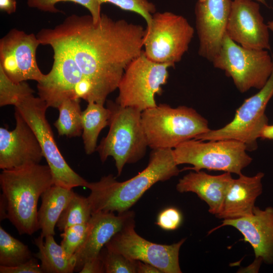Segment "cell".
Segmentation results:
<instances>
[{
  "mask_svg": "<svg viewBox=\"0 0 273 273\" xmlns=\"http://www.w3.org/2000/svg\"><path fill=\"white\" fill-rule=\"evenodd\" d=\"M145 34L142 26L106 14L97 23L90 15L72 14L36 36L41 44L54 41L68 49L92 87L93 102L104 105L126 67L143 51Z\"/></svg>",
  "mask_w": 273,
  "mask_h": 273,
  "instance_id": "cell-1",
  "label": "cell"
},
{
  "mask_svg": "<svg viewBox=\"0 0 273 273\" xmlns=\"http://www.w3.org/2000/svg\"><path fill=\"white\" fill-rule=\"evenodd\" d=\"M180 171L172 149L153 150L147 167L135 176L118 181L110 174L98 181L88 183L86 188L90 194L87 198L92 214L128 211L153 185L167 180Z\"/></svg>",
  "mask_w": 273,
  "mask_h": 273,
  "instance_id": "cell-2",
  "label": "cell"
},
{
  "mask_svg": "<svg viewBox=\"0 0 273 273\" xmlns=\"http://www.w3.org/2000/svg\"><path fill=\"white\" fill-rule=\"evenodd\" d=\"M0 184L7 207V219L19 234L32 235L39 230L37 203L42 193L54 185L48 165L34 164L3 170Z\"/></svg>",
  "mask_w": 273,
  "mask_h": 273,
  "instance_id": "cell-3",
  "label": "cell"
},
{
  "mask_svg": "<svg viewBox=\"0 0 273 273\" xmlns=\"http://www.w3.org/2000/svg\"><path fill=\"white\" fill-rule=\"evenodd\" d=\"M107 107L111 110L109 130L96 151L104 163L113 158L119 176L126 164L134 163L145 155L148 147L141 119V110L123 107L111 100Z\"/></svg>",
  "mask_w": 273,
  "mask_h": 273,
  "instance_id": "cell-4",
  "label": "cell"
},
{
  "mask_svg": "<svg viewBox=\"0 0 273 273\" xmlns=\"http://www.w3.org/2000/svg\"><path fill=\"white\" fill-rule=\"evenodd\" d=\"M141 119L148 147L152 150L173 149L210 129L205 118L185 106L172 108L159 104L143 111Z\"/></svg>",
  "mask_w": 273,
  "mask_h": 273,
  "instance_id": "cell-5",
  "label": "cell"
},
{
  "mask_svg": "<svg viewBox=\"0 0 273 273\" xmlns=\"http://www.w3.org/2000/svg\"><path fill=\"white\" fill-rule=\"evenodd\" d=\"M204 141L192 139L187 140L173 149L175 162L192 165L182 170L202 169L223 171L242 174V170L252 162L247 153V146L243 143L232 139Z\"/></svg>",
  "mask_w": 273,
  "mask_h": 273,
  "instance_id": "cell-6",
  "label": "cell"
},
{
  "mask_svg": "<svg viewBox=\"0 0 273 273\" xmlns=\"http://www.w3.org/2000/svg\"><path fill=\"white\" fill-rule=\"evenodd\" d=\"M231 77L239 91L245 93L252 88L261 89L273 70V61L268 51L244 48L226 34L220 49L211 62Z\"/></svg>",
  "mask_w": 273,
  "mask_h": 273,
  "instance_id": "cell-7",
  "label": "cell"
},
{
  "mask_svg": "<svg viewBox=\"0 0 273 273\" xmlns=\"http://www.w3.org/2000/svg\"><path fill=\"white\" fill-rule=\"evenodd\" d=\"M15 107L38 140L43 157L52 173L54 185L69 189L78 187L86 188L88 182L70 167L57 146L46 118L49 107L46 102L31 94L22 98Z\"/></svg>",
  "mask_w": 273,
  "mask_h": 273,
  "instance_id": "cell-8",
  "label": "cell"
},
{
  "mask_svg": "<svg viewBox=\"0 0 273 273\" xmlns=\"http://www.w3.org/2000/svg\"><path fill=\"white\" fill-rule=\"evenodd\" d=\"M174 66L151 61L143 51L126 67L118 86L115 102L141 111L156 106L155 96L161 95L162 86L169 76L168 69Z\"/></svg>",
  "mask_w": 273,
  "mask_h": 273,
  "instance_id": "cell-9",
  "label": "cell"
},
{
  "mask_svg": "<svg viewBox=\"0 0 273 273\" xmlns=\"http://www.w3.org/2000/svg\"><path fill=\"white\" fill-rule=\"evenodd\" d=\"M194 34V28L183 16L156 12L146 29L144 53L152 61L174 66L188 51Z\"/></svg>",
  "mask_w": 273,
  "mask_h": 273,
  "instance_id": "cell-10",
  "label": "cell"
},
{
  "mask_svg": "<svg viewBox=\"0 0 273 273\" xmlns=\"http://www.w3.org/2000/svg\"><path fill=\"white\" fill-rule=\"evenodd\" d=\"M273 61V55H271ZM273 96V70L265 85L258 93L246 99L237 110L234 119L222 128L211 130L195 139L210 141L232 139L240 141L248 150L257 148V140L268 124L266 107Z\"/></svg>",
  "mask_w": 273,
  "mask_h": 273,
  "instance_id": "cell-11",
  "label": "cell"
},
{
  "mask_svg": "<svg viewBox=\"0 0 273 273\" xmlns=\"http://www.w3.org/2000/svg\"><path fill=\"white\" fill-rule=\"evenodd\" d=\"M134 227L133 219L116 233L105 246L129 259L151 264L162 273L181 272L179 252L186 238L171 245L156 244L140 236Z\"/></svg>",
  "mask_w": 273,
  "mask_h": 273,
  "instance_id": "cell-12",
  "label": "cell"
},
{
  "mask_svg": "<svg viewBox=\"0 0 273 273\" xmlns=\"http://www.w3.org/2000/svg\"><path fill=\"white\" fill-rule=\"evenodd\" d=\"M41 44L36 35L15 28L0 40V67L15 83L28 80L38 82L43 77L37 65L36 50Z\"/></svg>",
  "mask_w": 273,
  "mask_h": 273,
  "instance_id": "cell-13",
  "label": "cell"
},
{
  "mask_svg": "<svg viewBox=\"0 0 273 273\" xmlns=\"http://www.w3.org/2000/svg\"><path fill=\"white\" fill-rule=\"evenodd\" d=\"M44 45L52 48L54 62L50 71L37 82L38 95L48 107L58 108L65 100L77 99L75 95L76 86L84 78L66 47L54 41Z\"/></svg>",
  "mask_w": 273,
  "mask_h": 273,
  "instance_id": "cell-14",
  "label": "cell"
},
{
  "mask_svg": "<svg viewBox=\"0 0 273 273\" xmlns=\"http://www.w3.org/2000/svg\"><path fill=\"white\" fill-rule=\"evenodd\" d=\"M269 28L254 0H233L226 34L234 41L248 49L269 50Z\"/></svg>",
  "mask_w": 273,
  "mask_h": 273,
  "instance_id": "cell-15",
  "label": "cell"
},
{
  "mask_svg": "<svg viewBox=\"0 0 273 273\" xmlns=\"http://www.w3.org/2000/svg\"><path fill=\"white\" fill-rule=\"evenodd\" d=\"M16 127L0 128V168L2 170L39 164L43 157L39 143L28 123L15 108Z\"/></svg>",
  "mask_w": 273,
  "mask_h": 273,
  "instance_id": "cell-16",
  "label": "cell"
},
{
  "mask_svg": "<svg viewBox=\"0 0 273 273\" xmlns=\"http://www.w3.org/2000/svg\"><path fill=\"white\" fill-rule=\"evenodd\" d=\"M232 0L198 1L196 28L199 40L198 53L212 62L219 52L230 14Z\"/></svg>",
  "mask_w": 273,
  "mask_h": 273,
  "instance_id": "cell-17",
  "label": "cell"
},
{
  "mask_svg": "<svg viewBox=\"0 0 273 273\" xmlns=\"http://www.w3.org/2000/svg\"><path fill=\"white\" fill-rule=\"evenodd\" d=\"M225 226H233L242 234L244 240L252 246L255 259H260L265 264H273L272 207L261 209L255 206L249 216L223 219L222 223L209 231L208 235Z\"/></svg>",
  "mask_w": 273,
  "mask_h": 273,
  "instance_id": "cell-18",
  "label": "cell"
},
{
  "mask_svg": "<svg viewBox=\"0 0 273 273\" xmlns=\"http://www.w3.org/2000/svg\"><path fill=\"white\" fill-rule=\"evenodd\" d=\"M134 217V212L129 210L117 215L113 212L93 213L85 238L73 256L74 271L79 272L85 262L98 257L111 239Z\"/></svg>",
  "mask_w": 273,
  "mask_h": 273,
  "instance_id": "cell-19",
  "label": "cell"
},
{
  "mask_svg": "<svg viewBox=\"0 0 273 273\" xmlns=\"http://www.w3.org/2000/svg\"><path fill=\"white\" fill-rule=\"evenodd\" d=\"M233 179L230 172L213 175L202 170L194 171L179 179L176 189L181 193H195L207 204L209 212L216 216L221 211L226 193Z\"/></svg>",
  "mask_w": 273,
  "mask_h": 273,
  "instance_id": "cell-20",
  "label": "cell"
},
{
  "mask_svg": "<svg viewBox=\"0 0 273 273\" xmlns=\"http://www.w3.org/2000/svg\"><path fill=\"white\" fill-rule=\"evenodd\" d=\"M264 174L259 172L253 176L241 174L233 179L226 193L222 209L216 216L220 219H235L251 215L256 199L262 193V179Z\"/></svg>",
  "mask_w": 273,
  "mask_h": 273,
  "instance_id": "cell-21",
  "label": "cell"
},
{
  "mask_svg": "<svg viewBox=\"0 0 273 273\" xmlns=\"http://www.w3.org/2000/svg\"><path fill=\"white\" fill-rule=\"evenodd\" d=\"M74 194L72 189L54 185L42 193L41 205L37 212L38 226L42 238L55 235L57 221Z\"/></svg>",
  "mask_w": 273,
  "mask_h": 273,
  "instance_id": "cell-22",
  "label": "cell"
},
{
  "mask_svg": "<svg viewBox=\"0 0 273 273\" xmlns=\"http://www.w3.org/2000/svg\"><path fill=\"white\" fill-rule=\"evenodd\" d=\"M40 236L34 239V243L38 251L33 256L40 261L43 273H72L74 271L75 262L69 258L61 245H58L54 236L45 238Z\"/></svg>",
  "mask_w": 273,
  "mask_h": 273,
  "instance_id": "cell-23",
  "label": "cell"
},
{
  "mask_svg": "<svg viewBox=\"0 0 273 273\" xmlns=\"http://www.w3.org/2000/svg\"><path fill=\"white\" fill-rule=\"evenodd\" d=\"M82 112V138L85 153L90 155L96 151L97 140L101 130L109 125L111 110L95 102L87 103Z\"/></svg>",
  "mask_w": 273,
  "mask_h": 273,
  "instance_id": "cell-24",
  "label": "cell"
},
{
  "mask_svg": "<svg viewBox=\"0 0 273 273\" xmlns=\"http://www.w3.org/2000/svg\"><path fill=\"white\" fill-rule=\"evenodd\" d=\"M80 102L79 99H68L57 108L59 115L54 125L59 135L73 138L81 135L82 111Z\"/></svg>",
  "mask_w": 273,
  "mask_h": 273,
  "instance_id": "cell-25",
  "label": "cell"
},
{
  "mask_svg": "<svg viewBox=\"0 0 273 273\" xmlns=\"http://www.w3.org/2000/svg\"><path fill=\"white\" fill-rule=\"evenodd\" d=\"M33 257L28 247L0 227V265L13 267Z\"/></svg>",
  "mask_w": 273,
  "mask_h": 273,
  "instance_id": "cell-26",
  "label": "cell"
},
{
  "mask_svg": "<svg viewBox=\"0 0 273 273\" xmlns=\"http://www.w3.org/2000/svg\"><path fill=\"white\" fill-rule=\"evenodd\" d=\"M92 215L87 198L75 193L61 213L56 226L60 231L63 232L70 226L88 222Z\"/></svg>",
  "mask_w": 273,
  "mask_h": 273,
  "instance_id": "cell-27",
  "label": "cell"
},
{
  "mask_svg": "<svg viewBox=\"0 0 273 273\" xmlns=\"http://www.w3.org/2000/svg\"><path fill=\"white\" fill-rule=\"evenodd\" d=\"M25 81L15 83L10 79L0 67V106L15 105L22 98L34 93Z\"/></svg>",
  "mask_w": 273,
  "mask_h": 273,
  "instance_id": "cell-28",
  "label": "cell"
},
{
  "mask_svg": "<svg viewBox=\"0 0 273 273\" xmlns=\"http://www.w3.org/2000/svg\"><path fill=\"white\" fill-rule=\"evenodd\" d=\"M99 255L106 273H136V260L129 259L105 246L102 249Z\"/></svg>",
  "mask_w": 273,
  "mask_h": 273,
  "instance_id": "cell-29",
  "label": "cell"
},
{
  "mask_svg": "<svg viewBox=\"0 0 273 273\" xmlns=\"http://www.w3.org/2000/svg\"><path fill=\"white\" fill-rule=\"evenodd\" d=\"M61 2H73L85 7L89 11L95 23L98 22L100 19L102 4L99 0H27V4L30 8L45 12L55 13L60 12L56 7V5Z\"/></svg>",
  "mask_w": 273,
  "mask_h": 273,
  "instance_id": "cell-30",
  "label": "cell"
},
{
  "mask_svg": "<svg viewBox=\"0 0 273 273\" xmlns=\"http://www.w3.org/2000/svg\"><path fill=\"white\" fill-rule=\"evenodd\" d=\"M101 4H112L120 9L133 12L141 15L147 23V28L152 22V16L156 13L155 5L148 0H99Z\"/></svg>",
  "mask_w": 273,
  "mask_h": 273,
  "instance_id": "cell-31",
  "label": "cell"
},
{
  "mask_svg": "<svg viewBox=\"0 0 273 273\" xmlns=\"http://www.w3.org/2000/svg\"><path fill=\"white\" fill-rule=\"evenodd\" d=\"M88 222L73 225L64 230L61 234V245L67 255L72 258L82 244L87 230Z\"/></svg>",
  "mask_w": 273,
  "mask_h": 273,
  "instance_id": "cell-32",
  "label": "cell"
},
{
  "mask_svg": "<svg viewBox=\"0 0 273 273\" xmlns=\"http://www.w3.org/2000/svg\"><path fill=\"white\" fill-rule=\"evenodd\" d=\"M182 220V214L178 209L169 207L159 213L156 223L163 230L174 231L180 225Z\"/></svg>",
  "mask_w": 273,
  "mask_h": 273,
  "instance_id": "cell-33",
  "label": "cell"
},
{
  "mask_svg": "<svg viewBox=\"0 0 273 273\" xmlns=\"http://www.w3.org/2000/svg\"><path fill=\"white\" fill-rule=\"evenodd\" d=\"M1 273H43L40 264L33 257L25 262L13 267L0 265Z\"/></svg>",
  "mask_w": 273,
  "mask_h": 273,
  "instance_id": "cell-34",
  "label": "cell"
},
{
  "mask_svg": "<svg viewBox=\"0 0 273 273\" xmlns=\"http://www.w3.org/2000/svg\"><path fill=\"white\" fill-rule=\"evenodd\" d=\"M80 273H103L105 269L103 261L100 255L85 262Z\"/></svg>",
  "mask_w": 273,
  "mask_h": 273,
  "instance_id": "cell-35",
  "label": "cell"
},
{
  "mask_svg": "<svg viewBox=\"0 0 273 273\" xmlns=\"http://www.w3.org/2000/svg\"><path fill=\"white\" fill-rule=\"evenodd\" d=\"M136 273H162L154 265L141 261L136 260Z\"/></svg>",
  "mask_w": 273,
  "mask_h": 273,
  "instance_id": "cell-36",
  "label": "cell"
},
{
  "mask_svg": "<svg viewBox=\"0 0 273 273\" xmlns=\"http://www.w3.org/2000/svg\"><path fill=\"white\" fill-rule=\"evenodd\" d=\"M17 9L16 0H0V9L8 14L15 12Z\"/></svg>",
  "mask_w": 273,
  "mask_h": 273,
  "instance_id": "cell-37",
  "label": "cell"
},
{
  "mask_svg": "<svg viewBox=\"0 0 273 273\" xmlns=\"http://www.w3.org/2000/svg\"><path fill=\"white\" fill-rule=\"evenodd\" d=\"M260 138L273 140V125H266L260 133Z\"/></svg>",
  "mask_w": 273,
  "mask_h": 273,
  "instance_id": "cell-38",
  "label": "cell"
},
{
  "mask_svg": "<svg viewBox=\"0 0 273 273\" xmlns=\"http://www.w3.org/2000/svg\"><path fill=\"white\" fill-rule=\"evenodd\" d=\"M0 218L1 220L7 218V204L2 194L0 198Z\"/></svg>",
  "mask_w": 273,
  "mask_h": 273,
  "instance_id": "cell-39",
  "label": "cell"
},
{
  "mask_svg": "<svg viewBox=\"0 0 273 273\" xmlns=\"http://www.w3.org/2000/svg\"><path fill=\"white\" fill-rule=\"evenodd\" d=\"M267 25L269 30H271L272 32H273V21H268L267 23Z\"/></svg>",
  "mask_w": 273,
  "mask_h": 273,
  "instance_id": "cell-40",
  "label": "cell"
},
{
  "mask_svg": "<svg viewBox=\"0 0 273 273\" xmlns=\"http://www.w3.org/2000/svg\"><path fill=\"white\" fill-rule=\"evenodd\" d=\"M254 1H256L259 3H261L262 4H263L265 6H267L266 0H254Z\"/></svg>",
  "mask_w": 273,
  "mask_h": 273,
  "instance_id": "cell-41",
  "label": "cell"
},
{
  "mask_svg": "<svg viewBox=\"0 0 273 273\" xmlns=\"http://www.w3.org/2000/svg\"><path fill=\"white\" fill-rule=\"evenodd\" d=\"M199 1H204V0H198Z\"/></svg>",
  "mask_w": 273,
  "mask_h": 273,
  "instance_id": "cell-42",
  "label": "cell"
}]
</instances>
